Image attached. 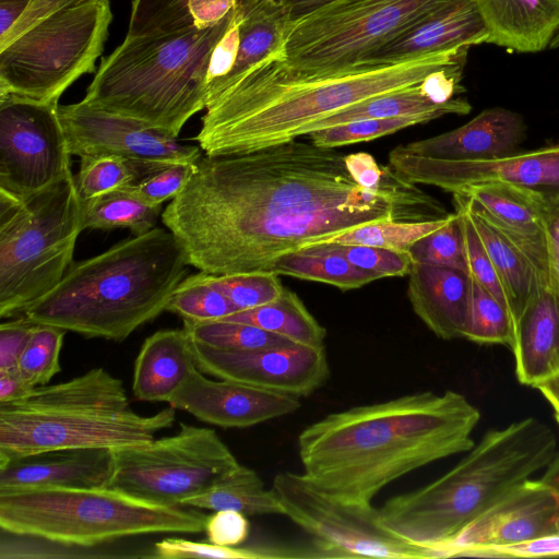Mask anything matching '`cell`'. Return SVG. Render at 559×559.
<instances>
[{
	"instance_id": "1",
	"label": "cell",
	"mask_w": 559,
	"mask_h": 559,
	"mask_svg": "<svg viewBox=\"0 0 559 559\" xmlns=\"http://www.w3.org/2000/svg\"><path fill=\"white\" fill-rule=\"evenodd\" d=\"M450 213L417 185L359 186L336 148L293 140L259 151L205 155L162 222L201 272L272 271L286 253L357 227Z\"/></svg>"
},
{
	"instance_id": "2",
	"label": "cell",
	"mask_w": 559,
	"mask_h": 559,
	"mask_svg": "<svg viewBox=\"0 0 559 559\" xmlns=\"http://www.w3.org/2000/svg\"><path fill=\"white\" fill-rule=\"evenodd\" d=\"M479 409L455 391H421L333 412L301 430L302 474L344 502L369 507L401 477L466 453Z\"/></svg>"
},
{
	"instance_id": "3",
	"label": "cell",
	"mask_w": 559,
	"mask_h": 559,
	"mask_svg": "<svg viewBox=\"0 0 559 559\" xmlns=\"http://www.w3.org/2000/svg\"><path fill=\"white\" fill-rule=\"evenodd\" d=\"M467 48L396 64L364 66L319 79L287 80L257 67L206 103L194 141L207 156L250 153L308 135L353 105L421 84Z\"/></svg>"
},
{
	"instance_id": "4",
	"label": "cell",
	"mask_w": 559,
	"mask_h": 559,
	"mask_svg": "<svg viewBox=\"0 0 559 559\" xmlns=\"http://www.w3.org/2000/svg\"><path fill=\"white\" fill-rule=\"evenodd\" d=\"M189 265L175 235L155 227L73 262L60 283L22 316L87 338L122 342L166 311Z\"/></svg>"
},
{
	"instance_id": "5",
	"label": "cell",
	"mask_w": 559,
	"mask_h": 559,
	"mask_svg": "<svg viewBox=\"0 0 559 559\" xmlns=\"http://www.w3.org/2000/svg\"><path fill=\"white\" fill-rule=\"evenodd\" d=\"M450 471L433 481L388 499L380 524L441 558L467 525L537 472L557 453L552 429L535 417L488 430Z\"/></svg>"
},
{
	"instance_id": "6",
	"label": "cell",
	"mask_w": 559,
	"mask_h": 559,
	"mask_svg": "<svg viewBox=\"0 0 559 559\" xmlns=\"http://www.w3.org/2000/svg\"><path fill=\"white\" fill-rule=\"evenodd\" d=\"M236 10L209 25L126 37L102 59L83 99L177 138L186 122L206 107L213 56Z\"/></svg>"
},
{
	"instance_id": "7",
	"label": "cell",
	"mask_w": 559,
	"mask_h": 559,
	"mask_svg": "<svg viewBox=\"0 0 559 559\" xmlns=\"http://www.w3.org/2000/svg\"><path fill=\"white\" fill-rule=\"evenodd\" d=\"M171 406L136 413L123 382L102 367L0 402V464L46 451L143 445L174 425Z\"/></svg>"
},
{
	"instance_id": "8",
	"label": "cell",
	"mask_w": 559,
	"mask_h": 559,
	"mask_svg": "<svg viewBox=\"0 0 559 559\" xmlns=\"http://www.w3.org/2000/svg\"><path fill=\"white\" fill-rule=\"evenodd\" d=\"M197 508L148 502L111 487L0 492V528L58 543L96 547L151 534H198Z\"/></svg>"
},
{
	"instance_id": "9",
	"label": "cell",
	"mask_w": 559,
	"mask_h": 559,
	"mask_svg": "<svg viewBox=\"0 0 559 559\" xmlns=\"http://www.w3.org/2000/svg\"><path fill=\"white\" fill-rule=\"evenodd\" d=\"M71 173L26 197L0 191V318H15L53 289L82 231Z\"/></svg>"
},
{
	"instance_id": "10",
	"label": "cell",
	"mask_w": 559,
	"mask_h": 559,
	"mask_svg": "<svg viewBox=\"0 0 559 559\" xmlns=\"http://www.w3.org/2000/svg\"><path fill=\"white\" fill-rule=\"evenodd\" d=\"M440 1L337 0L290 25L278 57L254 67L287 80L349 71Z\"/></svg>"
},
{
	"instance_id": "11",
	"label": "cell",
	"mask_w": 559,
	"mask_h": 559,
	"mask_svg": "<svg viewBox=\"0 0 559 559\" xmlns=\"http://www.w3.org/2000/svg\"><path fill=\"white\" fill-rule=\"evenodd\" d=\"M111 21L110 0H85L26 31L0 48V95L58 103L95 72Z\"/></svg>"
},
{
	"instance_id": "12",
	"label": "cell",
	"mask_w": 559,
	"mask_h": 559,
	"mask_svg": "<svg viewBox=\"0 0 559 559\" xmlns=\"http://www.w3.org/2000/svg\"><path fill=\"white\" fill-rule=\"evenodd\" d=\"M240 463L215 430L180 423L176 435L114 451L108 487L163 506H183Z\"/></svg>"
},
{
	"instance_id": "13",
	"label": "cell",
	"mask_w": 559,
	"mask_h": 559,
	"mask_svg": "<svg viewBox=\"0 0 559 559\" xmlns=\"http://www.w3.org/2000/svg\"><path fill=\"white\" fill-rule=\"evenodd\" d=\"M284 515L311 536L324 558H437L432 550L411 544L385 530L378 508L336 499L302 473L281 472L272 481Z\"/></svg>"
},
{
	"instance_id": "14",
	"label": "cell",
	"mask_w": 559,
	"mask_h": 559,
	"mask_svg": "<svg viewBox=\"0 0 559 559\" xmlns=\"http://www.w3.org/2000/svg\"><path fill=\"white\" fill-rule=\"evenodd\" d=\"M58 103L0 95V191L26 197L71 174Z\"/></svg>"
},
{
	"instance_id": "15",
	"label": "cell",
	"mask_w": 559,
	"mask_h": 559,
	"mask_svg": "<svg viewBox=\"0 0 559 559\" xmlns=\"http://www.w3.org/2000/svg\"><path fill=\"white\" fill-rule=\"evenodd\" d=\"M71 155L111 154L130 159L173 164L198 163L201 147L183 144L144 121L100 109L84 99L58 107Z\"/></svg>"
},
{
	"instance_id": "16",
	"label": "cell",
	"mask_w": 559,
	"mask_h": 559,
	"mask_svg": "<svg viewBox=\"0 0 559 559\" xmlns=\"http://www.w3.org/2000/svg\"><path fill=\"white\" fill-rule=\"evenodd\" d=\"M198 368L218 379L306 397L329 379L324 346L288 342L252 350H221L191 340Z\"/></svg>"
},
{
	"instance_id": "17",
	"label": "cell",
	"mask_w": 559,
	"mask_h": 559,
	"mask_svg": "<svg viewBox=\"0 0 559 559\" xmlns=\"http://www.w3.org/2000/svg\"><path fill=\"white\" fill-rule=\"evenodd\" d=\"M389 166L408 182L433 186L451 193L485 181H502L544 193H559V142L477 162L429 158L408 153L399 145L389 153Z\"/></svg>"
},
{
	"instance_id": "18",
	"label": "cell",
	"mask_w": 559,
	"mask_h": 559,
	"mask_svg": "<svg viewBox=\"0 0 559 559\" xmlns=\"http://www.w3.org/2000/svg\"><path fill=\"white\" fill-rule=\"evenodd\" d=\"M559 534V488L527 479L467 525L441 558L475 556L481 549Z\"/></svg>"
},
{
	"instance_id": "19",
	"label": "cell",
	"mask_w": 559,
	"mask_h": 559,
	"mask_svg": "<svg viewBox=\"0 0 559 559\" xmlns=\"http://www.w3.org/2000/svg\"><path fill=\"white\" fill-rule=\"evenodd\" d=\"M454 193L514 243L530 260L543 286L550 287L544 192L509 182L485 181Z\"/></svg>"
},
{
	"instance_id": "20",
	"label": "cell",
	"mask_w": 559,
	"mask_h": 559,
	"mask_svg": "<svg viewBox=\"0 0 559 559\" xmlns=\"http://www.w3.org/2000/svg\"><path fill=\"white\" fill-rule=\"evenodd\" d=\"M168 404L222 428H248L293 414L301 406L298 396L229 380H211L199 368Z\"/></svg>"
},
{
	"instance_id": "21",
	"label": "cell",
	"mask_w": 559,
	"mask_h": 559,
	"mask_svg": "<svg viewBox=\"0 0 559 559\" xmlns=\"http://www.w3.org/2000/svg\"><path fill=\"white\" fill-rule=\"evenodd\" d=\"M488 33L474 0H441L359 67L396 64L487 44Z\"/></svg>"
},
{
	"instance_id": "22",
	"label": "cell",
	"mask_w": 559,
	"mask_h": 559,
	"mask_svg": "<svg viewBox=\"0 0 559 559\" xmlns=\"http://www.w3.org/2000/svg\"><path fill=\"white\" fill-rule=\"evenodd\" d=\"M112 471L114 450L110 449L46 451L0 464V492L106 487Z\"/></svg>"
},
{
	"instance_id": "23",
	"label": "cell",
	"mask_w": 559,
	"mask_h": 559,
	"mask_svg": "<svg viewBox=\"0 0 559 559\" xmlns=\"http://www.w3.org/2000/svg\"><path fill=\"white\" fill-rule=\"evenodd\" d=\"M525 134L526 126L521 115L493 107L460 128L400 146L408 153L435 159L477 162L515 153Z\"/></svg>"
},
{
	"instance_id": "24",
	"label": "cell",
	"mask_w": 559,
	"mask_h": 559,
	"mask_svg": "<svg viewBox=\"0 0 559 559\" xmlns=\"http://www.w3.org/2000/svg\"><path fill=\"white\" fill-rule=\"evenodd\" d=\"M407 297L415 314L439 338L464 337L472 278L463 271L414 262Z\"/></svg>"
},
{
	"instance_id": "25",
	"label": "cell",
	"mask_w": 559,
	"mask_h": 559,
	"mask_svg": "<svg viewBox=\"0 0 559 559\" xmlns=\"http://www.w3.org/2000/svg\"><path fill=\"white\" fill-rule=\"evenodd\" d=\"M520 383L537 388L559 376V298L540 286L524 309L511 347Z\"/></svg>"
},
{
	"instance_id": "26",
	"label": "cell",
	"mask_w": 559,
	"mask_h": 559,
	"mask_svg": "<svg viewBox=\"0 0 559 559\" xmlns=\"http://www.w3.org/2000/svg\"><path fill=\"white\" fill-rule=\"evenodd\" d=\"M488 39L518 52H538L559 31V0H474Z\"/></svg>"
},
{
	"instance_id": "27",
	"label": "cell",
	"mask_w": 559,
	"mask_h": 559,
	"mask_svg": "<svg viewBox=\"0 0 559 559\" xmlns=\"http://www.w3.org/2000/svg\"><path fill=\"white\" fill-rule=\"evenodd\" d=\"M198 369L185 329L160 330L143 342L134 361L132 391L142 402H167Z\"/></svg>"
},
{
	"instance_id": "28",
	"label": "cell",
	"mask_w": 559,
	"mask_h": 559,
	"mask_svg": "<svg viewBox=\"0 0 559 559\" xmlns=\"http://www.w3.org/2000/svg\"><path fill=\"white\" fill-rule=\"evenodd\" d=\"M239 8L241 19L233 63L225 75L209 84L207 100L235 84L259 62L278 57L290 27L281 0H258Z\"/></svg>"
},
{
	"instance_id": "29",
	"label": "cell",
	"mask_w": 559,
	"mask_h": 559,
	"mask_svg": "<svg viewBox=\"0 0 559 559\" xmlns=\"http://www.w3.org/2000/svg\"><path fill=\"white\" fill-rule=\"evenodd\" d=\"M452 194L453 202L459 203L466 211L498 273L508 297L515 334L524 309L543 285L540 277L530 260L514 243L485 218L469 210L460 194Z\"/></svg>"
},
{
	"instance_id": "30",
	"label": "cell",
	"mask_w": 559,
	"mask_h": 559,
	"mask_svg": "<svg viewBox=\"0 0 559 559\" xmlns=\"http://www.w3.org/2000/svg\"><path fill=\"white\" fill-rule=\"evenodd\" d=\"M200 510H235L247 516L284 515L282 503L273 488L267 489L259 474L239 465L205 492L183 503Z\"/></svg>"
},
{
	"instance_id": "31",
	"label": "cell",
	"mask_w": 559,
	"mask_h": 559,
	"mask_svg": "<svg viewBox=\"0 0 559 559\" xmlns=\"http://www.w3.org/2000/svg\"><path fill=\"white\" fill-rule=\"evenodd\" d=\"M221 320L252 324L289 342L308 346H324L326 337V330L299 296L287 288L274 301L237 311Z\"/></svg>"
},
{
	"instance_id": "32",
	"label": "cell",
	"mask_w": 559,
	"mask_h": 559,
	"mask_svg": "<svg viewBox=\"0 0 559 559\" xmlns=\"http://www.w3.org/2000/svg\"><path fill=\"white\" fill-rule=\"evenodd\" d=\"M272 271L278 275L320 282L342 290L365 286L379 277L352 264L322 243L311 245L277 259Z\"/></svg>"
},
{
	"instance_id": "33",
	"label": "cell",
	"mask_w": 559,
	"mask_h": 559,
	"mask_svg": "<svg viewBox=\"0 0 559 559\" xmlns=\"http://www.w3.org/2000/svg\"><path fill=\"white\" fill-rule=\"evenodd\" d=\"M162 205H153L126 189L81 200L82 229L128 228L133 236L156 227Z\"/></svg>"
},
{
	"instance_id": "34",
	"label": "cell",
	"mask_w": 559,
	"mask_h": 559,
	"mask_svg": "<svg viewBox=\"0 0 559 559\" xmlns=\"http://www.w3.org/2000/svg\"><path fill=\"white\" fill-rule=\"evenodd\" d=\"M168 164L142 162L111 154L81 157L74 182L81 200L132 186Z\"/></svg>"
},
{
	"instance_id": "35",
	"label": "cell",
	"mask_w": 559,
	"mask_h": 559,
	"mask_svg": "<svg viewBox=\"0 0 559 559\" xmlns=\"http://www.w3.org/2000/svg\"><path fill=\"white\" fill-rule=\"evenodd\" d=\"M452 214L450 213L447 217L438 219L370 223L335 236L324 242L364 245L409 252L416 242L445 225Z\"/></svg>"
},
{
	"instance_id": "36",
	"label": "cell",
	"mask_w": 559,
	"mask_h": 559,
	"mask_svg": "<svg viewBox=\"0 0 559 559\" xmlns=\"http://www.w3.org/2000/svg\"><path fill=\"white\" fill-rule=\"evenodd\" d=\"M166 311L182 321L203 322L224 319L238 311L236 306L213 287L201 272L185 277L173 293Z\"/></svg>"
},
{
	"instance_id": "37",
	"label": "cell",
	"mask_w": 559,
	"mask_h": 559,
	"mask_svg": "<svg viewBox=\"0 0 559 559\" xmlns=\"http://www.w3.org/2000/svg\"><path fill=\"white\" fill-rule=\"evenodd\" d=\"M183 329L193 342L221 350H252L289 342L255 325L227 320L183 321Z\"/></svg>"
},
{
	"instance_id": "38",
	"label": "cell",
	"mask_w": 559,
	"mask_h": 559,
	"mask_svg": "<svg viewBox=\"0 0 559 559\" xmlns=\"http://www.w3.org/2000/svg\"><path fill=\"white\" fill-rule=\"evenodd\" d=\"M153 558H224V559H262L298 558L296 545H259L252 547H225L211 542H194L180 537H166L154 544Z\"/></svg>"
},
{
	"instance_id": "39",
	"label": "cell",
	"mask_w": 559,
	"mask_h": 559,
	"mask_svg": "<svg viewBox=\"0 0 559 559\" xmlns=\"http://www.w3.org/2000/svg\"><path fill=\"white\" fill-rule=\"evenodd\" d=\"M463 338L478 344L508 345L510 348L514 341V329L508 310L473 280Z\"/></svg>"
},
{
	"instance_id": "40",
	"label": "cell",
	"mask_w": 559,
	"mask_h": 559,
	"mask_svg": "<svg viewBox=\"0 0 559 559\" xmlns=\"http://www.w3.org/2000/svg\"><path fill=\"white\" fill-rule=\"evenodd\" d=\"M192 0H133L127 38L156 36L190 27L188 4ZM258 0H237L238 7Z\"/></svg>"
},
{
	"instance_id": "41",
	"label": "cell",
	"mask_w": 559,
	"mask_h": 559,
	"mask_svg": "<svg viewBox=\"0 0 559 559\" xmlns=\"http://www.w3.org/2000/svg\"><path fill=\"white\" fill-rule=\"evenodd\" d=\"M66 331L48 324H34L20 357L17 370L34 386L46 385L61 370L60 353Z\"/></svg>"
},
{
	"instance_id": "42",
	"label": "cell",
	"mask_w": 559,
	"mask_h": 559,
	"mask_svg": "<svg viewBox=\"0 0 559 559\" xmlns=\"http://www.w3.org/2000/svg\"><path fill=\"white\" fill-rule=\"evenodd\" d=\"M209 283L226 296L238 311L252 309L276 300L283 294L278 274L273 271H254L212 275L205 273Z\"/></svg>"
},
{
	"instance_id": "43",
	"label": "cell",
	"mask_w": 559,
	"mask_h": 559,
	"mask_svg": "<svg viewBox=\"0 0 559 559\" xmlns=\"http://www.w3.org/2000/svg\"><path fill=\"white\" fill-rule=\"evenodd\" d=\"M433 120L428 115L403 116L384 119H364L320 129L307 136L317 146L336 148L359 142L371 141L402 129Z\"/></svg>"
},
{
	"instance_id": "44",
	"label": "cell",
	"mask_w": 559,
	"mask_h": 559,
	"mask_svg": "<svg viewBox=\"0 0 559 559\" xmlns=\"http://www.w3.org/2000/svg\"><path fill=\"white\" fill-rule=\"evenodd\" d=\"M414 262L456 269L468 274L460 215L455 212L438 230L409 250Z\"/></svg>"
},
{
	"instance_id": "45",
	"label": "cell",
	"mask_w": 559,
	"mask_h": 559,
	"mask_svg": "<svg viewBox=\"0 0 559 559\" xmlns=\"http://www.w3.org/2000/svg\"><path fill=\"white\" fill-rule=\"evenodd\" d=\"M453 203L461 219L468 275L496 298L510 314L507 294L475 227L463 206L456 202Z\"/></svg>"
},
{
	"instance_id": "46",
	"label": "cell",
	"mask_w": 559,
	"mask_h": 559,
	"mask_svg": "<svg viewBox=\"0 0 559 559\" xmlns=\"http://www.w3.org/2000/svg\"><path fill=\"white\" fill-rule=\"evenodd\" d=\"M321 243L326 250L343 255L355 266L379 278L408 275L414 263L409 252L364 245Z\"/></svg>"
},
{
	"instance_id": "47",
	"label": "cell",
	"mask_w": 559,
	"mask_h": 559,
	"mask_svg": "<svg viewBox=\"0 0 559 559\" xmlns=\"http://www.w3.org/2000/svg\"><path fill=\"white\" fill-rule=\"evenodd\" d=\"M197 169V163H173L123 188L153 205H162L176 198L186 187Z\"/></svg>"
},
{
	"instance_id": "48",
	"label": "cell",
	"mask_w": 559,
	"mask_h": 559,
	"mask_svg": "<svg viewBox=\"0 0 559 559\" xmlns=\"http://www.w3.org/2000/svg\"><path fill=\"white\" fill-rule=\"evenodd\" d=\"M207 540L225 547L240 546L249 536L247 515L235 510H218L207 515L205 524Z\"/></svg>"
},
{
	"instance_id": "49",
	"label": "cell",
	"mask_w": 559,
	"mask_h": 559,
	"mask_svg": "<svg viewBox=\"0 0 559 559\" xmlns=\"http://www.w3.org/2000/svg\"><path fill=\"white\" fill-rule=\"evenodd\" d=\"M34 324L24 316L0 324V371L17 369Z\"/></svg>"
},
{
	"instance_id": "50",
	"label": "cell",
	"mask_w": 559,
	"mask_h": 559,
	"mask_svg": "<svg viewBox=\"0 0 559 559\" xmlns=\"http://www.w3.org/2000/svg\"><path fill=\"white\" fill-rule=\"evenodd\" d=\"M82 1L85 0H28L23 14L11 29L0 38V48L5 47L40 22Z\"/></svg>"
},
{
	"instance_id": "51",
	"label": "cell",
	"mask_w": 559,
	"mask_h": 559,
	"mask_svg": "<svg viewBox=\"0 0 559 559\" xmlns=\"http://www.w3.org/2000/svg\"><path fill=\"white\" fill-rule=\"evenodd\" d=\"M345 166L359 186L370 189L381 188L397 177L389 165H379L374 157L366 152L345 155Z\"/></svg>"
},
{
	"instance_id": "52",
	"label": "cell",
	"mask_w": 559,
	"mask_h": 559,
	"mask_svg": "<svg viewBox=\"0 0 559 559\" xmlns=\"http://www.w3.org/2000/svg\"><path fill=\"white\" fill-rule=\"evenodd\" d=\"M477 557L537 558L559 556V534L546 535L527 542L485 548Z\"/></svg>"
},
{
	"instance_id": "53",
	"label": "cell",
	"mask_w": 559,
	"mask_h": 559,
	"mask_svg": "<svg viewBox=\"0 0 559 559\" xmlns=\"http://www.w3.org/2000/svg\"><path fill=\"white\" fill-rule=\"evenodd\" d=\"M545 194L550 288L559 298V193Z\"/></svg>"
},
{
	"instance_id": "54",
	"label": "cell",
	"mask_w": 559,
	"mask_h": 559,
	"mask_svg": "<svg viewBox=\"0 0 559 559\" xmlns=\"http://www.w3.org/2000/svg\"><path fill=\"white\" fill-rule=\"evenodd\" d=\"M35 388L23 378L17 369L0 371V402H10L24 397Z\"/></svg>"
},
{
	"instance_id": "55",
	"label": "cell",
	"mask_w": 559,
	"mask_h": 559,
	"mask_svg": "<svg viewBox=\"0 0 559 559\" xmlns=\"http://www.w3.org/2000/svg\"><path fill=\"white\" fill-rule=\"evenodd\" d=\"M337 0H281L288 13L290 25Z\"/></svg>"
},
{
	"instance_id": "56",
	"label": "cell",
	"mask_w": 559,
	"mask_h": 559,
	"mask_svg": "<svg viewBox=\"0 0 559 559\" xmlns=\"http://www.w3.org/2000/svg\"><path fill=\"white\" fill-rule=\"evenodd\" d=\"M28 0H0V38L3 37L26 9Z\"/></svg>"
},
{
	"instance_id": "57",
	"label": "cell",
	"mask_w": 559,
	"mask_h": 559,
	"mask_svg": "<svg viewBox=\"0 0 559 559\" xmlns=\"http://www.w3.org/2000/svg\"><path fill=\"white\" fill-rule=\"evenodd\" d=\"M536 389L542 392L544 397L550 404L556 421L559 424V376L549 379Z\"/></svg>"
},
{
	"instance_id": "58",
	"label": "cell",
	"mask_w": 559,
	"mask_h": 559,
	"mask_svg": "<svg viewBox=\"0 0 559 559\" xmlns=\"http://www.w3.org/2000/svg\"><path fill=\"white\" fill-rule=\"evenodd\" d=\"M543 478L559 488V455L557 453L551 463L547 466V471Z\"/></svg>"
},
{
	"instance_id": "59",
	"label": "cell",
	"mask_w": 559,
	"mask_h": 559,
	"mask_svg": "<svg viewBox=\"0 0 559 559\" xmlns=\"http://www.w3.org/2000/svg\"><path fill=\"white\" fill-rule=\"evenodd\" d=\"M549 47H550L551 49L559 48V31H558V33L555 35V37L552 38V40L550 41Z\"/></svg>"
}]
</instances>
